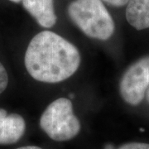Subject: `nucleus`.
I'll use <instances>...</instances> for the list:
<instances>
[{
  "label": "nucleus",
  "mask_w": 149,
  "mask_h": 149,
  "mask_svg": "<svg viewBox=\"0 0 149 149\" xmlns=\"http://www.w3.org/2000/svg\"><path fill=\"white\" fill-rule=\"evenodd\" d=\"M77 47L51 31L39 32L27 47L24 63L33 79L59 83L74 74L80 65Z\"/></svg>",
  "instance_id": "1"
},
{
  "label": "nucleus",
  "mask_w": 149,
  "mask_h": 149,
  "mask_svg": "<svg viewBox=\"0 0 149 149\" xmlns=\"http://www.w3.org/2000/svg\"><path fill=\"white\" fill-rule=\"evenodd\" d=\"M70 20L87 37L106 41L114 32L113 19L101 0H74L68 7Z\"/></svg>",
  "instance_id": "2"
},
{
  "label": "nucleus",
  "mask_w": 149,
  "mask_h": 149,
  "mask_svg": "<svg viewBox=\"0 0 149 149\" xmlns=\"http://www.w3.org/2000/svg\"><path fill=\"white\" fill-rule=\"evenodd\" d=\"M40 126L50 139L57 142L72 139L81 128L72 103L65 98L57 99L48 105L41 116Z\"/></svg>",
  "instance_id": "3"
},
{
  "label": "nucleus",
  "mask_w": 149,
  "mask_h": 149,
  "mask_svg": "<svg viewBox=\"0 0 149 149\" xmlns=\"http://www.w3.org/2000/svg\"><path fill=\"white\" fill-rule=\"evenodd\" d=\"M149 86V56L139 59L123 74L119 92L123 100L130 105H138L143 100Z\"/></svg>",
  "instance_id": "4"
},
{
  "label": "nucleus",
  "mask_w": 149,
  "mask_h": 149,
  "mask_svg": "<svg viewBox=\"0 0 149 149\" xmlns=\"http://www.w3.org/2000/svg\"><path fill=\"white\" fill-rule=\"evenodd\" d=\"M24 118L17 113L8 114L5 109H0V145L17 143L25 133Z\"/></svg>",
  "instance_id": "5"
},
{
  "label": "nucleus",
  "mask_w": 149,
  "mask_h": 149,
  "mask_svg": "<svg viewBox=\"0 0 149 149\" xmlns=\"http://www.w3.org/2000/svg\"><path fill=\"white\" fill-rule=\"evenodd\" d=\"M24 8L32 15L40 26L51 28L56 22L54 0H22Z\"/></svg>",
  "instance_id": "6"
},
{
  "label": "nucleus",
  "mask_w": 149,
  "mask_h": 149,
  "mask_svg": "<svg viewBox=\"0 0 149 149\" xmlns=\"http://www.w3.org/2000/svg\"><path fill=\"white\" fill-rule=\"evenodd\" d=\"M126 19L137 30L149 27V0H129L126 8Z\"/></svg>",
  "instance_id": "7"
},
{
  "label": "nucleus",
  "mask_w": 149,
  "mask_h": 149,
  "mask_svg": "<svg viewBox=\"0 0 149 149\" xmlns=\"http://www.w3.org/2000/svg\"><path fill=\"white\" fill-rule=\"evenodd\" d=\"M8 84V75L4 66L0 63V95L5 91Z\"/></svg>",
  "instance_id": "8"
},
{
  "label": "nucleus",
  "mask_w": 149,
  "mask_h": 149,
  "mask_svg": "<svg viewBox=\"0 0 149 149\" xmlns=\"http://www.w3.org/2000/svg\"><path fill=\"white\" fill-rule=\"evenodd\" d=\"M117 149H149V143H128L123 144Z\"/></svg>",
  "instance_id": "9"
},
{
  "label": "nucleus",
  "mask_w": 149,
  "mask_h": 149,
  "mask_svg": "<svg viewBox=\"0 0 149 149\" xmlns=\"http://www.w3.org/2000/svg\"><path fill=\"white\" fill-rule=\"evenodd\" d=\"M103 1L113 7H123L128 4L129 0H103Z\"/></svg>",
  "instance_id": "10"
},
{
  "label": "nucleus",
  "mask_w": 149,
  "mask_h": 149,
  "mask_svg": "<svg viewBox=\"0 0 149 149\" xmlns=\"http://www.w3.org/2000/svg\"><path fill=\"white\" fill-rule=\"evenodd\" d=\"M17 149H42L39 147H36V146H26V147H22V148H18Z\"/></svg>",
  "instance_id": "11"
},
{
  "label": "nucleus",
  "mask_w": 149,
  "mask_h": 149,
  "mask_svg": "<svg viewBox=\"0 0 149 149\" xmlns=\"http://www.w3.org/2000/svg\"><path fill=\"white\" fill-rule=\"evenodd\" d=\"M104 149H115L114 147L112 144H107L106 146L104 147Z\"/></svg>",
  "instance_id": "12"
},
{
  "label": "nucleus",
  "mask_w": 149,
  "mask_h": 149,
  "mask_svg": "<svg viewBox=\"0 0 149 149\" xmlns=\"http://www.w3.org/2000/svg\"><path fill=\"white\" fill-rule=\"evenodd\" d=\"M11 2H13V3H20L22 0H9Z\"/></svg>",
  "instance_id": "13"
},
{
  "label": "nucleus",
  "mask_w": 149,
  "mask_h": 149,
  "mask_svg": "<svg viewBox=\"0 0 149 149\" xmlns=\"http://www.w3.org/2000/svg\"><path fill=\"white\" fill-rule=\"evenodd\" d=\"M148 100H149V91H148Z\"/></svg>",
  "instance_id": "14"
}]
</instances>
